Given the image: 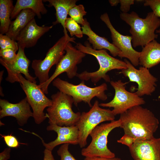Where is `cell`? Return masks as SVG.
Listing matches in <instances>:
<instances>
[{
	"label": "cell",
	"mask_w": 160,
	"mask_h": 160,
	"mask_svg": "<svg viewBox=\"0 0 160 160\" xmlns=\"http://www.w3.org/2000/svg\"><path fill=\"white\" fill-rule=\"evenodd\" d=\"M120 4V9L122 12L127 13L128 12L131 5L133 4L134 0H119Z\"/></svg>",
	"instance_id": "cell-33"
},
{
	"label": "cell",
	"mask_w": 160,
	"mask_h": 160,
	"mask_svg": "<svg viewBox=\"0 0 160 160\" xmlns=\"http://www.w3.org/2000/svg\"><path fill=\"white\" fill-rule=\"evenodd\" d=\"M53 85L60 91L71 97L73 100V104L77 106L78 104L82 102L87 103L91 107V101L94 97L105 101L107 99L105 91L108 89L105 83L94 87L87 86L84 81L77 85L70 83L68 81L57 78L52 81Z\"/></svg>",
	"instance_id": "cell-5"
},
{
	"label": "cell",
	"mask_w": 160,
	"mask_h": 160,
	"mask_svg": "<svg viewBox=\"0 0 160 160\" xmlns=\"http://www.w3.org/2000/svg\"><path fill=\"white\" fill-rule=\"evenodd\" d=\"M2 138H4V140L7 145L9 148H17L20 146V143L19 142L16 137L12 135H3L0 134Z\"/></svg>",
	"instance_id": "cell-31"
},
{
	"label": "cell",
	"mask_w": 160,
	"mask_h": 160,
	"mask_svg": "<svg viewBox=\"0 0 160 160\" xmlns=\"http://www.w3.org/2000/svg\"><path fill=\"white\" fill-rule=\"evenodd\" d=\"M48 131H53L57 133V137L54 140L46 143L43 139L36 134L32 133L41 140L45 148L52 151L57 146L69 143L73 145L79 144V131L76 125L60 126L54 124H50L47 127Z\"/></svg>",
	"instance_id": "cell-16"
},
{
	"label": "cell",
	"mask_w": 160,
	"mask_h": 160,
	"mask_svg": "<svg viewBox=\"0 0 160 160\" xmlns=\"http://www.w3.org/2000/svg\"><path fill=\"white\" fill-rule=\"evenodd\" d=\"M120 18L130 27L129 32L132 37V44L134 47H143L157 38L155 31L160 26V19L152 12H148L143 18L134 11L130 13L121 12Z\"/></svg>",
	"instance_id": "cell-3"
},
{
	"label": "cell",
	"mask_w": 160,
	"mask_h": 160,
	"mask_svg": "<svg viewBox=\"0 0 160 160\" xmlns=\"http://www.w3.org/2000/svg\"><path fill=\"white\" fill-rule=\"evenodd\" d=\"M129 148L134 160H160V138L136 140Z\"/></svg>",
	"instance_id": "cell-15"
},
{
	"label": "cell",
	"mask_w": 160,
	"mask_h": 160,
	"mask_svg": "<svg viewBox=\"0 0 160 160\" xmlns=\"http://www.w3.org/2000/svg\"><path fill=\"white\" fill-rule=\"evenodd\" d=\"M120 127L124 134L136 140H149L154 137L159 122L153 113L147 108L138 105L120 114Z\"/></svg>",
	"instance_id": "cell-1"
},
{
	"label": "cell",
	"mask_w": 160,
	"mask_h": 160,
	"mask_svg": "<svg viewBox=\"0 0 160 160\" xmlns=\"http://www.w3.org/2000/svg\"><path fill=\"white\" fill-rule=\"evenodd\" d=\"M135 140V139L130 136L124 134L120 139L117 140V142L125 145L129 148L132 145Z\"/></svg>",
	"instance_id": "cell-32"
},
{
	"label": "cell",
	"mask_w": 160,
	"mask_h": 160,
	"mask_svg": "<svg viewBox=\"0 0 160 160\" xmlns=\"http://www.w3.org/2000/svg\"><path fill=\"white\" fill-rule=\"evenodd\" d=\"M69 144H63L57 150V153L60 157V160H76L69 151Z\"/></svg>",
	"instance_id": "cell-29"
},
{
	"label": "cell",
	"mask_w": 160,
	"mask_h": 160,
	"mask_svg": "<svg viewBox=\"0 0 160 160\" xmlns=\"http://www.w3.org/2000/svg\"><path fill=\"white\" fill-rule=\"evenodd\" d=\"M49 3V6H53L56 10V20L53 22V25L60 23L63 28L65 36H69L65 27V22L67 18L69 10L76 5L77 0H47L43 1Z\"/></svg>",
	"instance_id": "cell-21"
},
{
	"label": "cell",
	"mask_w": 160,
	"mask_h": 160,
	"mask_svg": "<svg viewBox=\"0 0 160 160\" xmlns=\"http://www.w3.org/2000/svg\"><path fill=\"white\" fill-rule=\"evenodd\" d=\"M109 2L112 6H116L120 3L119 0H109Z\"/></svg>",
	"instance_id": "cell-37"
},
{
	"label": "cell",
	"mask_w": 160,
	"mask_h": 160,
	"mask_svg": "<svg viewBox=\"0 0 160 160\" xmlns=\"http://www.w3.org/2000/svg\"><path fill=\"white\" fill-rule=\"evenodd\" d=\"M36 15V14L31 9L22 10L17 16L15 19L11 21L8 30L5 34L16 41L21 31Z\"/></svg>",
	"instance_id": "cell-22"
},
{
	"label": "cell",
	"mask_w": 160,
	"mask_h": 160,
	"mask_svg": "<svg viewBox=\"0 0 160 160\" xmlns=\"http://www.w3.org/2000/svg\"><path fill=\"white\" fill-rule=\"evenodd\" d=\"M140 52L139 65L148 69L160 63V44L154 40L143 47Z\"/></svg>",
	"instance_id": "cell-20"
},
{
	"label": "cell",
	"mask_w": 160,
	"mask_h": 160,
	"mask_svg": "<svg viewBox=\"0 0 160 160\" xmlns=\"http://www.w3.org/2000/svg\"><path fill=\"white\" fill-rule=\"evenodd\" d=\"M124 61L127 67L121 70L120 73L128 77L129 81L137 83L138 88L135 93L140 97L151 95L156 90L157 79L151 73L148 69L140 66L137 69L126 59Z\"/></svg>",
	"instance_id": "cell-12"
},
{
	"label": "cell",
	"mask_w": 160,
	"mask_h": 160,
	"mask_svg": "<svg viewBox=\"0 0 160 160\" xmlns=\"http://www.w3.org/2000/svg\"><path fill=\"white\" fill-rule=\"evenodd\" d=\"M115 116L112 110L100 107L97 100L95 101L88 111L82 112L75 125L79 131L80 147L86 145L88 137L94 128L102 122L114 120Z\"/></svg>",
	"instance_id": "cell-7"
},
{
	"label": "cell",
	"mask_w": 160,
	"mask_h": 160,
	"mask_svg": "<svg viewBox=\"0 0 160 160\" xmlns=\"http://www.w3.org/2000/svg\"><path fill=\"white\" fill-rule=\"evenodd\" d=\"M77 49L85 54L95 57L99 65L98 69L94 72H88L85 71L77 73L76 76L82 81L91 80L95 85L101 79L106 82H110V76L107 73L114 69L122 70L127 68V65L124 61L121 60L110 56L105 49L95 50L87 41L84 45L80 43H76L75 46Z\"/></svg>",
	"instance_id": "cell-2"
},
{
	"label": "cell",
	"mask_w": 160,
	"mask_h": 160,
	"mask_svg": "<svg viewBox=\"0 0 160 160\" xmlns=\"http://www.w3.org/2000/svg\"><path fill=\"white\" fill-rule=\"evenodd\" d=\"M84 25L82 26L83 34L88 36L87 40L92 44V47L95 50L107 49L113 57L120 55L121 52L112 43H110L105 37L100 36L96 34L91 29L89 23L85 18Z\"/></svg>",
	"instance_id": "cell-19"
},
{
	"label": "cell",
	"mask_w": 160,
	"mask_h": 160,
	"mask_svg": "<svg viewBox=\"0 0 160 160\" xmlns=\"http://www.w3.org/2000/svg\"><path fill=\"white\" fill-rule=\"evenodd\" d=\"M66 52L62 58L56 65L55 70L49 79L42 84L38 85L39 87L46 94L48 93V87L50 83L60 74L64 72L66 73L69 79H72L76 76L77 65L80 63L86 54L77 49L68 42L65 46Z\"/></svg>",
	"instance_id": "cell-11"
},
{
	"label": "cell",
	"mask_w": 160,
	"mask_h": 160,
	"mask_svg": "<svg viewBox=\"0 0 160 160\" xmlns=\"http://www.w3.org/2000/svg\"><path fill=\"white\" fill-rule=\"evenodd\" d=\"M65 27L69 32L71 36H75L78 38H81L83 34L81 28L79 24L71 17H67L65 22Z\"/></svg>",
	"instance_id": "cell-26"
},
{
	"label": "cell",
	"mask_w": 160,
	"mask_h": 160,
	"mask_svg": "<svg viewBox=\"0 0 160 160\" xmlns=\"http://www.w3.org/2000/svg\"><path fill=\"white\" fill-rule=\"evenodd\" d=\"M75 39L74 37L64 35L49 49L43 60H33L31 67L39 79V84H43L49 79L50 69L53 65H56L64 55L65 49L67 44L71 42L75 43Z\"/></svg>",
	"instance_id": "cell-8"
},
{
	"label": "cell",
	"mask_w": 160,
	"mask_h": 160,
	"mask_svg": "<svg viewBox=\"0 0 160 160\" xmlns=\"http://www.w3.org/2000/svg\"><path fill=\"white\" fill-rule=\"evenodd\" d=\"M10 148H7L0 153V160H7L10 158Z\"/></svg>",
	"instance_id": "cell-34"
},
{
	"label": "cell",
	"mask_w": 160,
	"mask_h": 160,
	"mask_svg": "<svg viewBox=\"0 0 160 160\" xmlns=\"http://www.w3.org/2000/svg\"><path fill=\"white\" fill-rule=\"evenodd\" d=\"M51 98L52 104L47 108L46 114L49 124L62 127L75 125L81 113L72 110L73 98L60 91L52 95Z\"/></svg>",
	"instance_id": "cell-4"
},
{
	"label": "cell",
	"mask_w": 160,
	"mask_h": 160,
	"mask_svg": "<svg viewBox=\"0 0 160 160\" xmlns=\"http://www.w3.org/2000/svg\"><path fill=\"white\" fill-rule=\"evenodd\" d=\"M50 26H40L36 23L35 18L31 20L20 32L16 41L18 45L25 48L33 47L38 39L52 27Z\"/></svg>",
	"instance_id": "cell-18"
},
{
	"label": "cell",
	"mask_w": 160,
	"mask_h": 160,
	"mask_svg": "<svg viewBox=\"0 0 160 160\" xmlns=\"http://www.w3.org/2000/svg\"><path fill=\"white\" fill-rule=\"evenodd\" d=\"M100 19L105 23L110 31L112 44L121 52L119 57L127 58L134 66H138L139 65L140 52L133 48L131 36L124 35L118 32L112 24L107 13L102 15Z\"/></svg>",
	"instance_id": "cell-13"
},
{
	"label": "cell",
	"mask_w": 160,
	"mask_h": 160,
	"mask_svg": "<svg viewBox=\"0 0 160 160\" xmlns=\"http://www.w3.org/2000/svg\"><path fill=\"white\" fill-rule=\"evenodd\" d=\"M30 9L33 11L38 17L41 18V14H46L47 12L41 0H17L14 6L11 19L16 17L22 10Z\"/></svg>",
	"instance_id": "cell-23"
},
{
	"label": "cell",
	"mask_w": 160,
	"mask_h": 160,
	"mask_svg": "<svg viewBox=\"0 0 160 160\" xmlns=\"http://www.w3.org/2000/svg\"><path fill=\"white\" fill-rule=\"evenodd\" d=\"M52 151L45 148L44 151L43 160H55L52 154Z\"/></svg>",
	"instance_id": "cell-36"
},
{
	"label": "cell",
	"mask_w": 160,
	"mask_h": 160,
	"mask_svg": "<svg viewBox=\"0 0 160 160\" xmlns=\"http://www.w3.org/2000/svg\"><path fill=\"white\" fill-rule=\"evenodd\" d=\"M144 1V6H149L154 14L160 17V0H145Z\"/></svg>",
	"instance_id": "cell-30"
},
{
	"label": "cell",
	"mask_w": 160,
	"mask_h": 160,
	"mask_svg": "<svg viewBox=\"0 0 160 160\" xmlns=\"http://www.w3.org/2000/svg\"><path fill=\"white\" fill-rule=\"evenodd\" d=\"M14 7L12 0H0L1 34H6L8 30L11 22L10 18Z\"/></svg>",
	"instance_id": "cell-24"
},
{
	"label": "cell",
	"mask_w": 160,
	"mask_h": 160,
	"mask_svg": "<svg viewBox=\"0 0 160 160\" xmlns=\"http://www.w3.org/2000/svg\"><path fill=\"white\" fill-rule=\"evenodd\" d=\"M110 83L115 90L114 96L109 102L100 103L99 105L113 108L112 111L115 116L123 113L134 106L145 103L144 99L135 92H130L126 89L125 85L128 82H123L120 79L116 81H111Z\"/></svg>",
	"instance_id": "cell-10"
},
{
	"label": "cell",
	"mask_w": 160,
	"mask_h": 160,
	"mask_svg": "<svg viewBox=\"0 0 160 160\" xmlns=\"http://www.w3.org/2000/svg\"><path fill=\"white\" fill-rule=\"evenodd\" d=\"M0 47L1 49H12L16 51L18 50V43L9 36L0 34Z\"/></svg>",
	"instance_id": "cell-27"
},
{
	"label": "cell",
	"mask_w": 160,
	"mask_h": 160,
	"mask_svg": "<svg viewBox=\"0 0 160 160\" xmlns=\"http://www.w3.org/2000/svg\"><path fill=\"white\" fill-rule=\"evenodd\" d=\"M87 13L84 6L82 4H79L71 8L69 10L68 15L76 23L83 26L85 23L83 16Z\"/></svg>",
	"instance_id": "cell-25"
},
{
	"label": "cell",
	"mask_w": 160,
	"mask_h": 160,
	"mask_svg": "<svg viewBox=\"0 0 160 160\" xmlns=\"http://www.w3.org/2000/svg\"><path fill=\"white\" fill-rule=\"evenodd\" d=\"M26 97L19 103H12L4 99H0V118L7 116L14 117L20 126L27 123L28 119L33 117V113Z\"/></svg>",
	"instance_id": "cell-17"
},
{
	"label": "cell",
	"mask_w": 160,
	"mask_h": 160,
	"mask_svg": "<svg viewBox=\"0 0 160 160\" xmlns=\"http://www.w3.org/2000/svg\"><path fill=\"white\" fill-rule=\"evenodd\" d=\"M18 77L19 83L32 109L34 121L37 124H40L47 118L44 111L46 108L52 105V100L46 96L45 93L36 83L28 81L21 74L19 75Z\"/></svg>",
	"instance_id": "cell-9"
},
{
	"label": "cell",
	"mask_w": 160,
	"mask_h": 160,
	"mask_svg": "<svg viewBox=\"0 0 160 160\" xmlns=\"http://www.w3.org/2000/svg\"><path fill=\"white\" fill-rule=\"evenodd\" d=\"M84 160H121L120 158L116 157L109 158L103 157H85Z\"/></svg>",
	"instance_id": "cell-35"
},
{
	"label": "cell",
	"mask_w": 160,
	"mask_h": 160,
	"mask_svg": "<svg viewBox=\"0 0 160 160\" xmlns=\"http://www.w3.org/2000/svg\"><path fill=\"white\" fill-rule=\"evenodd\" d=\"M121 123L119 119L96 126L89 135L92 138L90 144L87 147L82 149V155L85 157H115V153L107 147V138L109 133L113 129L120 127Z\"/></svg>",
	"instance_id": "cell-6"
},
{
	"label": "cell",
	"mask_w": 160,
	"mask_h": 160,
	"mask_svg": "<svg viewBox=\"0 0 160 160\" xmlns=\"http://www.w3.org/2000/svg\"><path fill=\"white\" fill-rule=\"evenodd\" d=\"M156 33L160 34V29L159 30H157L156 31Z\"/></svg>",
	"instance_id": "cell-38"
},
{
	"label": "cell",
	"mask_w": 160,
	"mask_h": 160,
	"mask_svg": "<svg viewBox=\"0 0 160 160\" xmlns=\"http://www.w3.org/2000/svg\"><path fill=\"white\" fill-rule=\"evenodd\" d=\"M19 49L17 57L12 63L10 64L4 61L1 58L0 63L7 70L8 75L6 81L11 83L15 82L19 83V75L22 73L25 79L34 83H36V78L31 76L29 73L28 67L30 60L26 57L24 52L25 47L23 45H18Z\"/></svg>",
	"instance_id": "cell-14"
},
{
	"label": "cell",
	"mask_w": 160,
	"mask_h": 160,
	"mask_svg": "<svg viewBox=\"0 0 160 160\" xmlns=\"http://www.w3.org/2000/svg\"><path fill=\"white\" fill-rule=\"evenodd\" d=\"M16 51L12 49H0V56L4 61L11 64L14 61L17 57Z\"/></svg>",
	"instance_id": "cell-28"
}]
</instances>
